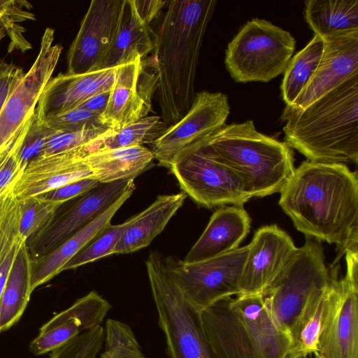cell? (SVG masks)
<instances>
[{
	"label": "cell",
	"mask_w": 358,
	"mask_h": 358,
	"mask_svg": "<svg viewBox=\"0 0 358 358\" xmlns=\"http://www.w3.org/2000/svg\"><path fill=\"white\" fill-rule=\"evenodd\" d=\"M278 203L306 237L336 244L338 255L358 252V178L344 164L303 162Z\"/></svg>",
	"instance_id": "1"
},
{
	"label": "cell",
	"mask_w": 358,
	"mask_h": 358,
	"mask_svg": "<svg viewBox=\"0 0 358 358\" xmlns=\"http://www.w3.org/2000/svg\"><path fill=\"white\" fill-rule=\"evenodd\" d=\"M216 1H168L155 33L152 57L158 74L157 94L163 121L178 122L190 109L200 50Z\"/></svg>",
	"instance_id": "2"
},
{
	"label": "cell",
	"mask_w": 358,
	"mask_h": 358,
	"mask_svg": "<svg viewBox=\"0 0 358 358\" xmlns=\"http://www.w3.org/2000/svg\"><path fill=\"white\" fill-rule=\"evenodd\" d=\"M281 120L285 142L308 161L357 164L358 74Z\"/></svg>",
	"instance_id": "3"
},
{
	"label": "cell",
	"mask_w": 358,
	"mask_h": 358,
	"mask_svg": "<svg viewBox=\"0 0 358 358\" xmlns=\"http://www.w3.org/2000/svg\"><path fill=\"white\" fill-rule=\"evenodd\" d=\"M207 143L241 178L251 197L280 192L295 169L292 148L259 132L250 120L225 124L207 137Z\"/></svg>",
	"instance_id": "4"
},
{
	"label": "cell",
	"mask_w": 358,
	"mask_h": 358,
	"mask_svg": "<svg viewBox=\"0 0 358 358\" xmlns=\"http://www.w3.org/2000/svg\"><path fill=\"white\" fill-rule=\"evenodd\" d=\"M145 266L169 357L216 358L206 337L200 312L184 297L162 255L150 252Z\"/></svg>",
	"instance_id": "5"
},
{
	"label": "cell",
	"mask_w": 358,
	"mask_h": 358,
	"mask_svg": "<svg viewBox=\"0 0 358 358\" xmlns=\"http://www.w3.org/2000/svg\"><path fill=\"white\" fill-rule=\"evenodd\" d=\"M295 45L289 31L266 20L254 18L228 43L225 66L237 83H267L284 73Z\"/></svg>",
	"instance_id": "6"
},
{
	"label": "cell",
	"mask_w": 358,
	"mask_h": 358,
	"mask_svg": "<svg viewBox=\"0 0 358 358\" xmlns=\"http://www.w3.org/2000/svg\"><path fill=\"white\" fill-rule=\"evenodd\" d=\"M320 241L306 237L287 264L263 294L265 308L276 327L289 330L310 297L327 286L332 278Z\"/></svg>",
	"instance_id": "7"
},
{
	"label": "cell",
	"mask_w": 358,
	"mask_h": 358,
	"mask_svg": "<svg viewBox=\"0 0 358 358\" xmlns=\"http://www.w3.org/2000/svg\"><path fill=\"white\" fill-rule=\"evenodd\" d=\"M208 136L183 151L169 169L183 192L199 206H243L252 197L241 178L214 154L207 143Z\"/></svg>",
	"instance_id": "8"
},
{
	"label": "cell",
	"mask_w": 358,
	"mask_h": 358,
	"mask_svg": "<svg viewBox=\"0 0 358 358\" xmlns=\"http://www.w3.org/2000/svg\"><path fill=\"white\" fill-rule=\"evenodd\" d=\"M248 245L206 260L187 263L169 256L166 268L187 301L200 313L240 294Z\"/></svg>",
	"instance_id": "9"
},
{
	"label": "cell",
	"mask_w": 358,
	"mask_h": 358,
	"mask_svg": "<svg viewBox=\"0 0 358 358\" xmlns=\"http://www.w3.org/2000/svg\"><path fill=\"white\" fill-rule=\"evenodd\" d=\"M327 303L315 358H358V270L338 278L332 266Z\"/></svg>",
	"instance_id": "10"
},
{
	"label": "cell",
	"mask_w": 358,
	"mask_h": 358,
	"mask_svg": "<svg viewBox=\"0 0 358 358\" xmlns=\"http://www.w3.org/2000/svg\"><path fill=\"white\" fill-rule=\"evenodd\" d=\"M120 180L101 184L96 188L70 200L59 208L50 221L29 238L27 247L31 259H36L55 250L65 241L91 222L113 204L134 182Z\"/></svg>",
	"instance_id": "11"
},
{
	"label": "cell",
	"mask_w": 358,
	"mask_h": 358,
	"mask_svg": "<svg viewBox=\"0 0 358 358\" xmlns=\"http://www.w3.org/2000/svg\"><path fill=\"white\" fill-rule=\"evenodd\" d=\"M158 74L151 55L119 66L101 124L117 131L147 117L157 90Z\"/></svg>",
	"instance_id": "12"
},
{
	"label": "cell",
	"mask_w": 358,
	"mask_h": 358,
	"mask_svg": "<svg viewBox=\"0 0 358 358\" xmlns=\"http://www.w3.org/2000/svg\"><path fill=\"white\" fill-rule=\"evenodd\" d=\"M230 113L227 96L202 91L195 94L189 111L150 146L159 164L168 169L186 149L225 124Z\"/></svg>",
	"instance_id": "13"
},
{
	"label": "cell",
	"mask_w": 358,
	"mask_h": 358,
	"mask_svg": "<svg viewBox=\"0 0 358 358\" xmlns=\"http://www.w3.org/2000/svg\"><path fill=\"white\" fill-rule=\"evenodd\" d=\"M53 41L54 29L47 27L36 60L11 92L0 113V148L14 138L35 113L62 53V47L53 45Z\"/></svg>",
	"instance_id": "14"
},
{
	"label": "cell",
	"mask_w": 358,
	"mask_h": 358,
	"mask_svg": "<svg viewBox=\"0 0 358 358\" xmlns=\"http://www.w3.org/2000/svg\"><path fill=\"white\" fill-rule=\"evenodd\" d=\"M124 0H92L67 54V74L101 70L115 36Z\"/></svg>",
	"instance_id": "15"
},
{
	"label": "cell",
	"mask_w": 358,
	"mask_h": 358,
	"mask_svg": "<svg viewBox=\"0 0 358 358\" xmlns=\"http://www.w3.org/2000/svg\"><path fill=\"white\" fill-rule=\"evenodd\" d=\"M248 247L239 295H263L297 248L289 235L276 224L258 229Z\"/></svg>",
	"instance_id": "16"
},
{
	"label": "cell",
	"mask_w": 358,
	"mask_h": 358,
	"mask_svg": "<svg viewBox=\"0 0 358 358\" xmlns=\"http://www.w3.org/2000/svg\"><path fill=\"white\" fill-rule=\"evenodd\" d=\"M322 39L324 50L315 74L296 100L285 106L281 120L304 109L358 74V31Z\"/></svg>",
	"instance_id": "17"
},
{
	"label": "cell",
	"mask_w": 358,
	"mask_h": 358,
	"mask_svg": "<svg viewBox=\"0 0 358 358\" xmlns=\"http://www.w3.org/2000/svg\"><path fill=\"white\" fill-rule=\"evenodd\" d=\"M87 145L31 159L12 187L14 196L21 201L72 182L94 177L92 170L83 161V157L89 154Z\"/></svg>",
	"instance_id": "18"
},
{
	"label": "cell",
	"mask_w": 358,
	"mask_h": 358,
	"mask_svg": "<svg viewBox=\"0 0 358 358\" xmlns=\"http://www.w3.org/2000/svg\"><path fill=\"white\" fill-rule=\"evenodd\" d=\"M110 308L102 296L94 290L90 292L41 326L29 344L30 352L41 355L62 346L83 332L101 325Z\"/></svg>",
	"instance_id": "19"
},
{
	"label": "cell",
	"mask_w": 358,
	"mask_h": 358,
	"mask_svg": "<svg viewBox=\"0 0 358 358\" xmlns=\"http://www.w3.org/2000/svg\"><path fill=\"white\" fill-rule=\"evenodd\" d=\"M228 303L259 358H289L290 337L272 321L263 295H238Z\"/></svg>",
	"instance_id": "20"
},
{
	"label": "cell",
	"mask_w": 358,
	"mask_h": 358,
	"mask_svg": "<svg viewBox=\"0 0 358 358\" xmlns=\"http://www.w3.org/2000/svg\"><path fill=\"white\" fill-rule=\"evenodd\" d=\"M116 68L78 74H59L45 87L36 108L40 120L74 108L94 94L110 89Z\"/></svg>",
	"instance_id": "21"
},
{
	"label": "cell",
	"mask_w": 358,
	"mask_h": 358,
	"mask_svg": "<svg viewBox=\"0 0 358 358\" xmlns=\"http://www.w3.org/2000/svg\"><path fill=\"white\" fill-rule=\"evenodd\" d=\"M250 216L243 206H223L213 213L183 261L200 262L237 249L250 232Z\"/></svg>",
	"instance_id": "22"
},
{
	"label": "cell",
	"mask_w": 358,
	"mask_h": 358,
	"mask_svg": "<svg viewBox=\"0 0 358 358\" xmlns=\"http://www.w3.org/2000/svg\"><path fill=\"white\" fill-rule=\"evenodd\" d=\"M136 189L134 182L101 214L49 253L31 259V289L47 282L58 273L110 221Z\"/></svg>",
	"instance_id": "23"
},
{
	"label": "cell",
	"mask_w": 358,
	"mask_h": 358,
	"mask_svg": "<svg viewBox=\"0 0 358 358\" xmlns=\"http://www.w3.org/2000/svg\"><path fill=\"white\" fill-rule=\"evenodd\" d=\"M200 313L206 337L216 358H259L228 299Z\"/></svg>",
	"instance_id": "24"
},
{
	"label": "cell",
	"mask_w": 358,
	"mask_h": 358,
	"mask_svg": "<svg viewBox=\"0 0 358 358\" xmlns=\"http://www.w3.org/2000/svg\"><path fill=\"white\" fill-rule=\"evenodd\" d=\"M154 47L155 32L138 15L134 0H124L118 28L101 70L145 59Z\"/></svg>",
	"instance_id": "25"
},
{
	"label": "cell",
	"mask_w": 358,
	"mask_h": 358,
	"mask_svg": "<svg viewBox=\"0 0 358 358\" xmlns=\"http://www.w3.org/2000/svg\"><path fill=\"white\" fill-rule=\"evenodd\" d=\"M187 194L179 192L158 196L137 217L122 235L113 255L127 254L149 245L165 228L182 206Z\"/></svg>",
	"instance_id": "26"
},
{
	"label": "cell",
	"mask_w": 358,
	"mask_h": 358,
	"mask_svg": "<svg viewBox=\"0 0 358 358\" xmlns=\"http://www.w3.org/2000/svg\"><path fill=\"white\" fill-rule=\"evenodd\" d=\"M154 159L152 150L144 145L98 150L83 157L94 177L101 184L134 180Z\"/></svg>",
	"instance_id": "27"
},
{
	"label": "cell",
	"mask_w": 358,
	"mask_h": 358,
	"mask_svg": "<svg viewBox=\"0 0 358 358\" xmlns=\"http://www.w3.org/2000/svg\"><path fill=\"white\" fill-rule=\"evenodd\" d=\"M304 15L322 38L358 31V0H308Z\"/></svg>",
	"instance_id": "28"
},
{
	"label": "cell",
	"mask_w": 358,
	"mask_h": 358,
	"mask_svg": "<svg viewBox=\"0 0 358 358\" xmlns=\"http://www.w3.org/2000/svg\"><path fill=\"white\" fill-rule=\"evenodd\" d=\"M31 257L26 242L20 247L0 298V333L22 317L31 294Z\"/></svg>",
	"instance_id": "29"
},
{
	"label": "cell",
	"mask_w": 358,
	"mask_h": 358,
	"mask_svg": "<svg viewBox=\"0 0 358 358\" xmlns=\"http://www.w3.org/2000/svg\"><path fill=\"white\" fill-rule=\"evenodd\" d=\"M330 282L310 297L290 328L289 358H304L316 352Z\"/></svg>",
	"instance_id": "30"
},
{
	"label": "cell",
	"mask_w": 358,
	"mask_h": 358,
	"mask_svg": "<svg viewBox=\"0 0 358 358\" xmlns=\"http://www.w3.org/2000/svg\"><path fill=\"white\" fill-rule=\"evenodd\" d=\"M324 50V40L317 35L294 56L285 71L281 85L282 97L286 106L299 96L315 74Z\"/></svg>",
	"instance_id": "31"
},
{
	"label": "cell",
	"mask_w": 358,
	"mask_h": 358,
	"mask_svg": "<svg viewBox=\"0 0 358 358\" xmlns=\"http://www.w3.org/2000/svg\"><path fill=\"white\" fill-rule=\"evenodd\" d=\"M168 126L158 115L145 117L117 131H112L90 144L91 152L98 150L150 145L159 138ZM90 152V153H91Z\"/></svg>",
	"instance_id": "32"
},
{
	"label": "cell",
	"mask_w": 358,
	"mask_h": 358,
	"mask_svg": "<svg viewBox=\"0 0 358 358\" xmlns=\"http://www.w3.org/2000/svg\"><path fill=\"white\" fill-rule=\"evenodd\" d=\"M137 215L119 224H108L93 239L63 267L62 271L75 269L104 257L111 255L122 235Z\"/></svg>",
	"instance_id": "33"
},
{
	"label": "cell",
	"mask_w": 358,
	"mask_h": 358,
	"mask_svg": "<svg viewBox=\"0 0 358 358\" xmlns=\"http://www.w3.org/2000/svg\"><path fill=\"white\" fill-rule=\"evenodd\" d=\"M104 342L105 349L99 358H147L131 328L120 320L106 321Z\"/></svg>",
	"instance_id": "34"
},
{
	"label": "cell",
	"mask_w": 358,
	"mask_h": 358,
	"mask_svg": "<svg viewBox=\"0 0 358 358\" xmlns=\"http://www.w3.org/2000/svg\"><path fill=\"white\" fill-rule=\"evenodd\" d=\"M31 7L25 1L0 0V35L5 32L9 36L11 41L9 52L14 48L22 52L31 48V44L23 36V27L18 22L35 20L34 15L25 10Z\"/></svg>",
	"instance_id": "35"
},
{
	"label": "cell",
	"mask_w": 358,
	"mask_h": 358,
	"mask_svg": "<svg viewBox=\"0 0 358 358\" xmlns=\"http://www.w3.org/2000/svg\"><path fill=\"white\" fill-rule=\"evenodd\" d=\"M20 235L26 241L43 228L64 203L48 200L41 195L20 201Z\"/></svg>",
	"instance_id": "36"
},
{
	"label": "cell",
	"mask_w": 358,
	"mask_h": 358,
	"mask_svg": "<svg viewBox=\"0 0 358 358\" xmlns=\"http://www.w3.org/2000/svg\"><path fill=\"white\" fill-rule=\"evenodd\" d=\"M20 208L21 203L11 188L0 206V269L13 247L25 240L19 233Z\"/></svg>",
	"instance_id": "37"
},
{
	"label": "cell",
	"mask_w": 358,
	"mask_h": 358,
	"mask_svg": "<svg viewBox=\"0 0 358 358\" xmlns=\"http://www.w3.org/2000/svg\"><path fill=\"white\" fill-rule=\"evenodd\" d=\"M113 131L102 127L78 132H66L52 129L48 136L41 155H50L85 146Z\"/></svg>",
	"instance_id": "38"
},
{
	"label": "cell",
	"mask_w": 358,
	"mask_h": 358,
	"mask_svg": "<svg viewBox=\"0 0 358 358\" xmlns=\"http://www.w3.org/2000/svg\"><path fill=\"white\" fill-rule=\"evenodd\" d=\"M104 341V328L96 326L50 352V358H97Z\"/></svg>",
	"instance_id": "39"
},
{
	"label": "cell",
	"mask_w": 358,
	"mask_h": 358,
	"mask_svg": "<svg viewBox=\"0 0 358 358\" xmlns=\"http://www.w3.org/2000/svg\"><path fill=\"white\" fill-rule=\"evenodd\" d=\"M49 128L66 132L95 129L103 126L100 115L88 110L74 108L41 120Z\"/></svg>",
	"instance_id": "40"
},
{
	"label": "cell",
	"mask_w": 358,
	"mask_h": 358,
	"mask_svg": "<svg viewBox=\"0 0 358 358\" xmlns=\"http://www.w3.org/2000/svg\"><path fill=\"white\" fill-rule=\"evenodd\" d=\"M21 131L0 148V198L11 189L25 166L19 155Z\"/></svg>",
	"instance_id": "41"
},
{
	"label": "cell",
	"mask_w": 358,
	"mask_h": 358,
	"mask_svg": "<svg viewBox=\"0 0 358 358\" xmlns=\"http://www.w3.org/2000/svg\"><path fill=\"white\" fill-rule=\"evenodd\" d=\"M51 131L52 129L39 119L35 110L21 131L19 155L24 165L42 154L46 138Z\"/></svg>",
	"instance_id": "42"
},
{
	"label": "cell",
	"mask_w": 358,
	"mask_h": 358,
	"mask_svg": "<svg viewBox=\"0 0 358 358\" xmlns=\"http://www.w3.org/2000/svg\"><path fill=\"white\" fill-rule=\"evenodd\" d=\"M101 184L94 177H90L72 182L41 196L48 200L64 203L96 188Z\"/></svg>",
	"instance_id": "43"
},
{
	"label": "cell",
	"mask_w": 358,
	"mask_h": 358,
	"mask_svg": "<svg viewBox=\"0 0 358 358\" xmlns=\"http://www.w3.org/2000/svg\"><path fill=\"white\" fill-rule=\"evenodd\" d=\"M24 74L21 68L0 60V113L8 96Z\"/></svg>",
	"instance_id": "44"
},
{
	"label": "cell",
	"mask_w": 358,
	"mask_h": 358,
	"mask_svg": "<svg viewBox=\"0 0 358 358\" xmlns=\"http://www.w3.org/2000/svg\"><path fill=\"white\" fill-rule=\"evenodd\" d=\"M134 3L140 17L150 24L160 14L167 1L163 0H134Z\"/></svg>",
	"instance_id": "45"
},
{
	"label": "cell",
	"mask_w": 358,
	"mask_h": 358,
	"mask_svg": "<svg viewBox=\"0 0 358 358\" xmlns=\"http://www.w3.org/2000/svg\"><path fill=\"white\" fill-rule=\"evenodd\" d=\"M111 88L94 94L79 104L76 108L101 115L107 106Z\"/></svg>",
	"instance_id": "46"
},
{
	"label": "cell",
	"mask_w": 358,
	"mask_h": 358,
	"mask_svg": "<svg viewBox=\"0 0 358 358\" xmlns=\"http://www.w3.org/2000/svg\"><path fill=\"white\" fill-rule=\"evenodd\" d=\"M10 190H9V191H10ZM9 191H8V192H9ZM8 192H7V193H8ZM7 193H6V194H7ZM6 194L3 196H2L1 198H0V206H1V203H2V201H3V200L4 197L6 196Z\"/></svg>",
	"instance_id": "47"
}]
</instances>
